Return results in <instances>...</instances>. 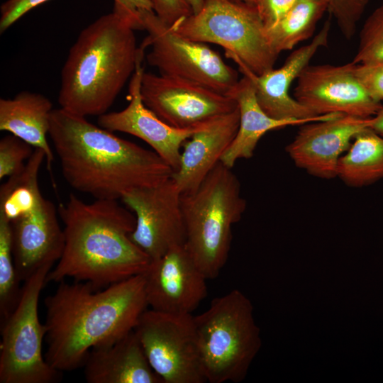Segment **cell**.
<instances>
[{
    "instance_id": "obj_22",
    "label": "cell",
    "mask_w": 383,
    "mask_h": 383,
    "mask_svg": "<svg viewBox=\"0 0 383 383\" xmlns=\"http://www.w3.org/2000/svg\"><path fill=\"white\" fill-rule=\"evenodd\" d=\"M238 103L240 123L233 142L223 153L221 162L233 168L240 159H249L260 138L268 131L307 122L290 119H276L268 116L258 104L252 80L246 76L239 79L228 94Z\"/></svg>"
},
{
    "instance_id": "obj_31",
    "label": "cell",
    "mask_w": 383,
    "mask_h": 383,
    "mask_svg": "<svg viewBox=\"0 0 383 383\" xmlns=\"http://www.w3.org/2000/svg\"><path fill=\"white\" fill-rule=\"evenodd\" d=\"M156 15L165 23L173 26L192 14L185 0H150Z\"/></svg>"
},
{
    "instance_id": "obj_6",
    "label": "cell",
    "mask_w": 383,
    "mask_h": 383,
    "mask_svg": "<svg viewBox=\"0 0 383 383\" xmlns=\"http://www.w3.org/2000/svg\"><path fill=\"white\" fill-rule=\"evenodd\" d=\"M193 319L206 382H242L262 344L250 299L233 289Z\"/></svg>"
},
{
    "instance_id": "obj_8",
    "label": "cell",
    "mask_w": 383,
    "mask_h": 383,
    "mask_svg": "<svg viewBox=\"0 0 383 383\" xmlns=\"http://www.w3.org/2000/svg\"><path fill=\"white\" fill-rule=\"evenodd\" d=\"M46 265L23 282L20 300L1 322L0 383H55L62 372L52 367L43 355L46 328L38 316L40 293L52 268Z\"/></svg>"
},
{
    "instance_id": "obj_5",
    "label": "cell",
    "mask_w": 383,
    "mask_h": 383,
    "mask_svg": "<svg viewBox=\"0 0 383 383\" xmlns=\"http://www.w3.org/2000/svg\"><path fill=\"white\" fill-rule=\"evenodd\" d=\"M185 246L208 279L216 278L226 265L232 227L246 208L240 182L221 161L195 189L182 194Z\"/></svg>"
},
{
    "instance_id": "obj_21",
    "label": "cell",
    "mask_w": 383,
    "mask_h": 383,
    "mask_svg": "<svg viewBox=\"0 0 383 383\" xmlns=\"http://www.w3.org/2000/svg\"><path fill=\"white\" fill-rule=\"evenodd\" d=\"M52 110L50 100L39 93L23 91L12 99H0V130L43 150L50 171L54 155L47 135Z\"/></svg>"
},
{
    "instance_id": "obj_13",
    "label": "cell",
    "mask_w": 383,
    "mask_h": 383,
    "mask_svg": "<svg viewBox=\"0 0 383 383\" xmlns=\"http://www.w3.org/2000/svg\"><path fill=\"white\" fill-rule=\"evenodd\" d=\"M355 67L353 62L343 65H309L296 79L294 99L316 116H374L383 106L367 94Z\"/></svg>"
},
{
    "instance_id": "obj_17",
    "label": "cell",
    "mask_w": 383,
    "mask_h": 383,
    "mask_svg": "<svg viewBox=\"0 0 383 383\" xmlns=\"http://www.w3.org/2000/svg\"><path fill=\"white\" fill-rule=\"evenodd\" d=\"M58 210L44 196L9 221L15 266L23 282L62 256L65 235L58 221Z\"/></svg>"
},
{
    "instance_id": "obj_25",
    "label": "cell",
    "mask_w": 383,
    "mask_h": 383,
    "mask_svg": "<svg viewBox=\"0 0 383 383\" xmlns=\"http://www.w3.org/2000/svg\"><path fill=\"white\" fill-rule=\"evenodd\" d=\"M12 252L10 222L0 216V317L6 319L16 307L22 287Z\"/></svg>"
},
{
    "instance_id": "obj_35",
    "label": "cell",
    "mask_w": 383,
    "mask_h": 383,
    "mask_svg": "<svg viewBox=\"0 0 383 383\" xmlns=\"http://www.w3.org/2000/svg\"><path fill=\"white\" fill-rule=\"evenodd\" d=\"M187 4L189 5L192 13H196L199 12L203 4H204V0H185Z\"/></svg>"
},
{
    "instance_id": "obj_23",
    "label": "cell",
    "mask_w": 383,
    "mask_h": 383,
    "mask_svg": "<svg viewBox=\"0 0 383 383\" xmlns=\"http://www.w3.org/2000/svg\"><path fill=\"white\" fill-rule=\"evenodd\" d=\"M337 177L352 187L382 179L383 137L371 128L357 135L338 161Z\"/></svg>"
},
{
    "instance_id": "obj_9",
    "label": "cell",
    "mask_w": 383,
    "mask_h": 383,
    "mask_svg": "<svg viewBox=\"0 0 383 383\" xmlns=\"http://www.w3.org/2000/svg\"><path fill=\"white\" fill-rule=\"evenodd\" d=\"M141 21L148 35L140 46L151 47L147 62L160 74L189 80L225 95L238 84L237 70L206 43L181 35L154 11H143Z\"/></svg>"
},
{
    "instance_id": "obj_32",
    "label": "cell",
    "mask_w": 383,
    "mask_h": 383,
    "mask_svg": "<svg viewBox=\"0 0 383 383\" xmlns=\"http://www.w3.org/2000/svg\"><path fill=\"white\" fill-rule=\"evenodd\" d=\"M113 12L127 20L135 30H143L141 13L154 11L150 0H113Z\"/></svg>"
},
{
    "instance_id": "obj_4",
    "label": "cell",
    "mask_w": 383,
    "mask_h": 383,
    "mask_svg": "<svg viewBox=\"0 0 383 383\" xmlns=\"http://www.w3.org/2000/svg\"><path fill=\"white\" fill-rule=\"evenodd\" d=\"M134 30L113 11L80 32L62 69L60 108L84 117L107 113L145 55Z\"/></svg>"
},
{
    "instance_id": "obj_18",
    "label": "cell",
    "mask_w": 383,
    "mask_h": 383,
    "mask_svg": "<svg viewBox=\"0 0 383 383\" xmlns=\"http://www.w3.org/2000/svg\"><path fill=\"white\" fill-rule=\"evenodd\" d=\"M331 28L326 21L311 42L293 51L278 69H271L260 75L245 74L252 82L257 101L261 109L276 119H290L312 122L326 120L340 115L316 116L289 94V89L317 50L328 45Z\"/></svg>"
},
{
    "instance_id": "obj_7",
    "label": "cell",
    "mask_w": 383,
    "mask_h": 383,
    "mask_svg": "<svg viewBox=\"0 0 383 383\" xmlns=\"http://www.w3.org/2000/svg\"><path fill=\"white\" fill-rule=\"evenodd\" d=\"M181 35L221 46L243 74L260 75L274 68L270 46L255 5L230 0H204L201 10L172 26Z\"/></svg>"
},
{
    "instance_id": "obj_1",
    "label": "cell",
    "mask_w": 383,
    "mask_h": 383,
    "mask_svg": "<svg viewBox=\"0 0 383 383\" xmlns=\"http://www.w3.org/2000/svg\"><path fill=\"white\" fill-rule=\"evenodd\" d=\"M44 303V356L60 372L83 366L91 349L113 343L134 330L148 306L143 274L104 289L89 282L63 280Z\"/></svg>"
},
{
    "instance_id": "obj_26",
    "label": "cell",
    "mask_w": 383,
    "mask_h": 383,
    "mask_svg": "<svg viewBox=\"0 0 383 383\" xmlns=\"http://www.w3.org/2000/svg\"><path fill=\"white\" fill-rule=\"evenodd\" d=\"M383 60V4L366 19L360 33L355 64H367Z\"/></svg>"
},
{
    "instance_id": "obj_33",
    "label": "cell",
    "mask_w": 383,
    "mask_h": 383,
    "mask_svg": "<svg viewBox=\"0 0 383 383\" xmlns=\"http://www.w3.org/2000/svg\"><path fill=\"white\" fill-rule=\"evenodd\" d=\"M297 0H257L256 8L265 30L275 25Z\"/></svg>"
},
{
    "instance_id": "obj_2",
    "label": "cell",
    "mask_w": 383,
    "mask_h": 383,
    "mask_svg": "<svg viewBox=\"0 0 383 383\" xmlns=\"http://www.w3.org/2000/svg\"><path fill=\"white\" fill-rule=\"evenodd\" d=\"M49 136L66 182L95 199H121L132 189L156 185L174 173L153 150L62 108L52 111Z\"/></svg>"
},
{
    "instance_id": "obj_12",
    "label": "cell",
    "mask_w": 383,
    "mask_h": 383,
    "mask_svg": "<svg viewBox=\"0 0 383 383\" xmlns=\"http://www.w3.org/2000/svg\"><path fill=\"white\" fill-rule=\"evenodd\" d=\"M140 94L150 110L177 128L197 126L238 107L229 95L189 80L145 72L142 77Z\"/></svg>"
},
{
    "instance_id": "obj_34",
    "label": "cell",
    "mask_w": 383,
    "mask_h": 383,
    "mask_svg": "<svg viewBox=\"0 0 383 383\" xmlns=\"http://www.w3.org/2000/svg\"><path fill=\"white\" fill-rule=\"evenodd\" d=\"M370 128L383 137V107L372 118Z\"/></svg>"
},
{
    "instance_id": "obj_3",
    "label": "cell",
    "mask_w": 383,
    "mask_h": 383,
    "mask_svg": "<svg viewBox=\"0 0 383 383\" xmlns=\"http://www.w3.org/2000/svg\"><path fill=\"white\" fill-rule=\"evenodd\" d=\"M57 210L65 245L46 284L72 278L101 289L148 269L151 259L130 238L135 216L117 200L87 203L70 194Z\"/></svg>"
},
{
    "instance_id": "obj_14",
    "label": "cell",
    "mask_w": 383,
    "mask_h": 383,
    "mask_svg": "<svg viewBox=\"0 0 383 383\" xmlns=\"http://www.w3.org/2000/svg\"><path fill=\"white\" fill-rule=\"evenodd\" d=\"M148 306L172 314H192L207 295L206 280L185 244L151 261L143 274Z\"/></svg>"
},
{
    "instance_id": "obj_11",
    "label": "cell",
    "mask_w": 383,
    "mask_h": 383,
    "mask_svg": "<svg viewBox=\"0 0 383 383\" xmlns=\"http://www.w3.org/2000/svg\"><path fill=\"white\" fill-rule=\"evenodd\" d=\"M181 196L171 177L154 186L132 189L121 199L136 219L130 238L151 260L186 243Z\"/></svg>"
},
{
    "instance_id": "obj_10",
    "label": "cell",
    "mask_w": 383,
    "mask_h": 383,
    "mask_svg": "<svg viewBox=\"0 0 383 383\" xmlns=\"http://www.w3.org/2000/svg\"><path fill=\"white\" fill-rule=\"evenodd\" d=\"M147 359L163 383H204L192 314L146 309L134 328Z\"/></svg>"
},
{
    "instance_id": "obj_27",
    "label": "cell",
    "mask_w": 383,
    "mask_h": 383,
    "mask_svg": "<svg viewBox=\"0 0 383 383\" xmlns=\"http://www.w3.org/2000/svg\"><path fill=\"white\" fill-rule=\"evenodd\" d=\"M35 148L21 138L9 134L0 140V179L20 173Z\"/></svg>"
},
{
    "instance_id": "obj_24",
    "label": "cell",
    "mask_w": 383,
    "mask_h": 383,
    "mask_svg": "<svg viewBox=\"0 0 383 383\" xmlns=\"http://www.w3.org/2000/svg\"><path fill=\"white\" fill-rule=\"evenodd\" d=\"M326 11L327 7L322 0H297L275 25L266 30L273 50L279 55L309 38Z\"/></svg>"
},
{
    "instance_id": "obj_28",
    "label": "cell",
    "mask_w": 383,
    "mask_h": 383,
    "mask_svg": "<svg viewBox=\"0 0 383 383\" xmlns=\"http://www.w3.org/2000/svg\"><path fill=\"white\" fill-rule=\"evenodd\" d=\"M322 1L326 5L327 11L335 19L343 36L351 39L370 0Z\"/></svg>"
},
{
    "instance_id": "obj_15",
    "label": "cell",
    "mask_w": 383,
    "mask_h": 383,
    "mask_svg": "<svg viewBox=\"0 0 383 383\" xmlns=\"http://www.w3.org/2000/svg\"><path fill=\"white\" fill-rule=\"evenodd\" d=\"M144 56L138 60L128 87V106L123 110L98 116L99 126L111 132L134 135L148 143L174 170L178 169L184 143L203 125L189 128L170 126L157 116L143 103L140 94Z\"/></svg>"
},
{
    "instance_id": "obj_16",
    "label": "cell",
    "mask_w": 383,
    "mask_h": 383,
    "mask_svg": "<svg viewBox=\"0 0 383 383\" xmlns=\"http://www.w3.org/2000/svg\"><path fill=\"white\" fill-rule=\"evenodd\" d=\"M372 118L340 114L304 123L287 145L286 151L296 167L311 175L334 178L340 158L357 135L371 128Z\"/></svg>"
},
{
    "instance_id": "obj_36",
    "label": "cell",
    "mask_w": 383,
    "mask_h": 383,
    "mask_svg": "<svg viewBox=\"0 0 383 383\" xmlns=\"http://www.w3.org/2000/svg\"><path fill=\"white\" fill-rule=\"evenodd\" d=\"M230 1H233V2H237V3H245L248 4H252V5H255L257 2V0H230Z\"/></svg>"
},
{
    "instance_id": "obj_29",
    "label": "cell",
    "mask_w": 383,
    "mask_h": 383,
    "mask_svg": "<svg viewBox=\"0 0 383 383\" xmlns=\"http://www.w3.org/2000/svg\"><path fill=\"white\" fill-rule=\"evenodd\" d=\"M355 73L370 97L383 101V60L367 64H355Z\"/></svg>"
},
{
    "instance_id": "obj_19",
    "label": "cell",
    "mask_w": 383,
    "mask_h": 383,
    "mask_svg": "<svg viewBox=\"0 0 383 383\" xmlns=\"http://www.w3.org/2000/svg\"><path fill=\"white\" fill-rule=\"evenodd\" d=\"M240 123L239 107L206 121L183 145L172 179L182 193L199 187L221 161L235 138Z\"/></svg>"
},
{
    "instance_id": "obj_30",
    "label": "cell",
    "mask_w": 383,
    "mask_h": 383,
    "mask_svg": "<svg viewBox=\"0 0 383 383\" xmlns=\"http://www.w3.org/2000/svg\"><path fill=\"white\" fill-rule=\"evenodd\" d=\"M50 0H7L1 6L0 32L2 33L30 10Z\"/></svg>"
},
{
    "instance_id": "obj_20",
    "label": "cell",
    "mask_w": 383,
    "mask_h": 383,
    "mask_svg": "<svg viewBox=\"0 0 383 383\" xmlns=\"http://www.w3.org/2000/svg\"><path fill=\"white\" fill-rule=\"evenodd\" d=\"M83 367L88 383H163L134 330L113 343L91 349Z\"/></svg>"
}]
</instances>
